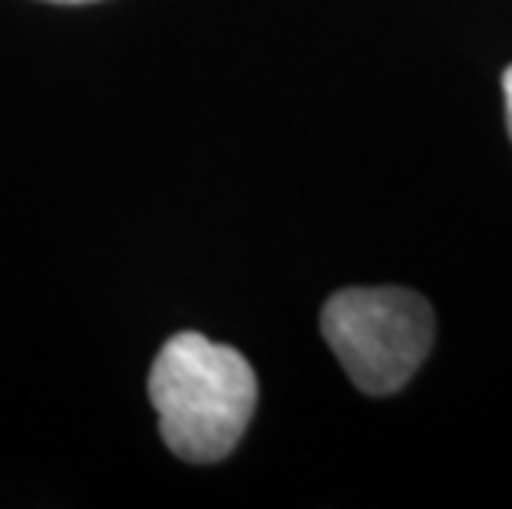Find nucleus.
<instances>
[{
  "instance_id": "obj_2",
  "label": "nucleus",
  "mask_w": 512,
  "mask_h": 509,
  "mask_svg": "<svg viewBox=\"0 0 512 509\" xmlns=\"http://www.w3.org/2000/svg\"><path fill=\"white\" fill-rule=\"evenodd\" d=\"M328 348L367 397L403 391L433 348L430 301L410 288H344L321 311Z\"/></svg>"
},
{
  "instance_id": "obj_3",
  "label": "nucleus",
  "mask_w": 512,
  "mask_h": 509,
  "mask_svg": "<svg viewBox=\"0 0 512 509\" xmlns=\"http://www.w3.org/2000/svg\"><path fill=\"white\" fill-rule=\"evenodd\" d=\"M503 93H506V119H509V136H512V67L503 73Z\"/></svg>"
},
{
  "instance_id": "obj_1",
  "label": "nucleus",
  "mask_w": 512,
  "mask_h": 509,
  "mask_svg": "<svg viewBox=\"0 0 512 509\" xmlns=\"http://www.w3.org/2000/svg\"><path fill=\"white\" fill-rule=\"evenodd\" d=\"M149 400L159 433L176 457L219 463L252 424L258 381L242 351L182 331L162 344L149 371Z\"/></svg>"
},
{
  "instance_id": "obj_4",
  "label": "nucleus",
  "mask_w": 512,
  "mask_h": 509,
  "mask_svg": "<svg viewBox=\"0 0 512 509\" xmlns=\"http://www.w3.org/2000/svg\"><path fill=\"white\" fill-rule=\"evenodd\" d=\"M50 4H96V0H50Z\"/></svg>"
}]
</instances>
